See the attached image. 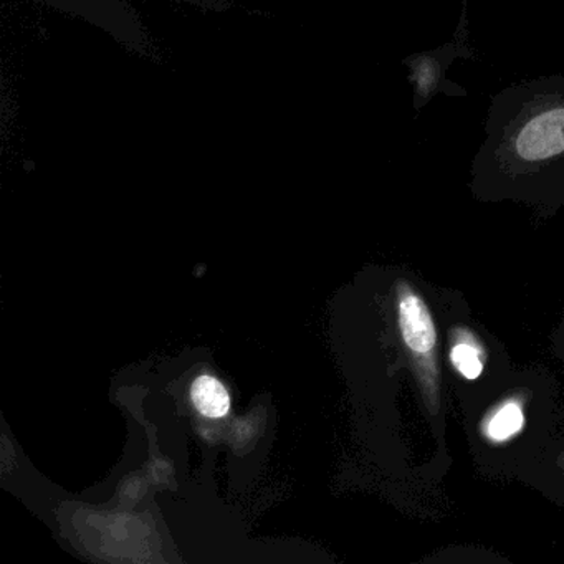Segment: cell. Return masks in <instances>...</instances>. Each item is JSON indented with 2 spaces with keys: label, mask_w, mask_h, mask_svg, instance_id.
Instances as JSON below:
<instances>
[{
  "label": "cell",
  "mask_w": 564,
  "mask_h": 564,
  "mask_svg": "<svg viewBox=\"0 0 564 564\" xmlns=\"http://www.w3.org/2000/svg\"><path fill=\"white\" fill-rule=\"evenodd\" d=\"M194 405L207 417H223L229 411L230 399L226 388L210 376H200L191 389Z\"/></svg>",
  "instance_id": "obj_6"
},
{
  "label": "cell",
  "mask_w": 564,
  "mask_h": 564,
  "mask_svg": "<svg viewBox=\"0 0 564 564\" xmlns=\"http://www.w3.org/2000/svg\"><path fill=\"white\" fill-rule=\"evenodd\" d=\"M392 322L405 366L417 389L419 408L438 448L447 455L445 419L448 384L444 365V335L434 299V285L417 273H402L392 283Z\"/></svg>",
  "instance_id": "obj_3"
},
{
  "label": "cell",
  "mask_w": 564,
  "mask_h": 564,
  "mask_svg": "<svg viewBox=\"0 0 564 564\" xmlns=\"http://www.w3.org/2000/svg\"><path fill=\"white\" fill-rule=\"evenodd\" d=\"M480 203H514L541 219L564 207V77L538 78L498 94L471 164Z\"/></svg>",
  "instance_id": "obj_1"
},
{
  "label": "cell",
  "mask_w": 564,
  "mask_h": 564,
  "mask_svg": "<svg viewBox=\"0 0 564 564\" xmlns=\"http://www.w3.org/2000/svg\"><path fill=\"white\" fill-rule=\"evenodd\" d=\"M434 299L444 335L448 391L460 412L467 411L513 371V361L458 290L434 286Z\"/></svg>",
  "instance_id": "obj_4"
},
{
  "label": "cell",
  "mask_w": 564,
  "mask_h": 564,
  "mask_svg": "<svg viewBox=\"0 0 564 564\" xmlns=\"http://www.w3.org/2000/svg\"><path fill=\"white\" fill-rule=\"evenodd\" d=\"M517 480L564 508V429L520 471Z\"/></svg>",
  "instance_id": "obj_5"
},
{
  "label": "cell",
  "mask_w": 564,
  "mask_h": 564,
  "mask_svg": "<svg viewBox=\"0 0 564 564\" xmlns=\"http://www.w3.org/2000/svg\"><path fill=\"white\" fill-rule=\"evenodd\" d=\"M563 419L556 376L541 365L514 368L477 404L462 411L475 470L490 480H517L560 434Z\"/></svg>",
  "instance_id": "obj_2"
},
{
  "label": "cell",
  "mask_w": 564,
  "mask_h": 564,
  "mask_svg": "<svg viewBox=\"0 0 564 564\" xmlns=\"http://www.w3.org/2000/svg\"><path fill=\"white\" fill-rule=\"evenodd\" d=\"M550 351L554 359L564 365V306L560 322L556 323L553 333L550 335Z\"/></svg>",
  "instance_id": "obj_7"
}]
</instances>
